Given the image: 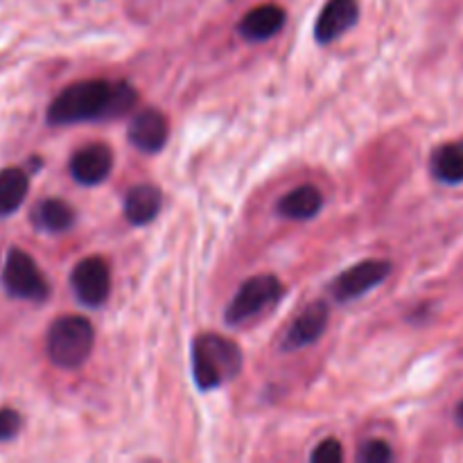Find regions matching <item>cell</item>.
<instances>
[{
    "instance_id": "cell-17",
    "label": "cell",
    "mask_w": 463,
    "mask_h": 463,
    "mask_svg": "<svg viewBox=\"0 0 463 463\" xmlns=\"http://www.w3.org/2000/svg\"><path fill=\"white\" fill-rule=\"evenodd\" d=\"M432 175L443 184H463V140L448 143L432 154Z\"/></svg>"
},
{
    "instance_id": "cell-15",
    "label": "cell",
    "mask_w": 463,
    "mask_h": 463,
    "mask_svg": "<svg viewBox=\"0 0 463 463\" xmlns=\"http://www.w3.org/2000/svg\"><path fill=\"white\" fill-rule=\"evenodd\" d=\"M30 190V176L21 167L0 170V217H9L23 206Z\"/></svg>"
},
{
    "instance_id": "cell-16",
    "label": "cell",
    "mask_w": 463,
    "mask_h": 463,
    "mask_svg": "<svg viewBox=\"0 0 463 463\" xmlns=\"http://www.w3.org/2000/svg\"><path fill=\"white\" fill-rule=\"evenodd\" d=\"M32 222L39 231L63 233L75 222V211L61 199H43V202L36 203L34 213H32Z\"/></svg>"
},
{
    "instance_id": "cell-3",
    "label": "cell",
    "mask_w": 463,
    "mask_h": 463,
    "mask_svg": "<svg viewBox=\"0 0 463 463\" xmlns=\"http://www.w3.org/2000/svg\"><path fill=\"white\" fill-rule=\"evenodd\" d=\"M95 330L84 317H59L48 330L45 351L59 369H77L93 353Z\"/></svg>"
},
{
    "instance_id": "cell-20",
    "label": "cell",
    "mask_w": 463,
    "mask_h": 463,
    "mask_svg": "<svg viewBox=\"0 0 463 463\" xmlns=\"http://www.w3.org/2000/svg\"><path fill=\"white\" fill-rule=\"evenodd\" d=\"M23 419L18 411L14 410H0V443L12 441L18 432H21Z\"/></svg>"
},
{
    "instance_id": "cell-7",
    "label": "cell",
    "mask_w": 463,
    "mask_h": 463,
    "mask_svg": "<svg viewBox=\"0 0 463 463\" xmlns=\"http://www.w3.org/2000/svg\"><path fill=\"white\" fill-rule=\"evenodd\" d=\"M389 274H392V262L362 260L357 262V265H353L351 269L342 271V274L333 280L330 294L335 297V301L348 303L353 301V298L362 297V294L371 292L373 288H378Z\"/></svg>"
},
{
    "instance_id": "cell-2",
    "label": "cell",
    "mask_w": 463,
    "mask_h": 463,
    "mask_svg": "<svg viewBox=\"0 0 463 463\" xmlns=\"http://www.w3.org/2000/svg\"><path fill=\"white\" fill-rule=\"evenodd\" d=\"M242 369V351L220 335H202L193 346V371L199 389L208 392L229 383Z\"/></svg>"
},
{
    "instance_id": "cell-5",
    "label": "cell",
    "mask_w": 463,
    "mask_h": 463,
    "mask_svg": "<svg viewBox=\"0 0 463 463\" xmlns=\"http://www.w3.org/2000/svg\"><path fill=\"white\" fill-rule=\"evenodd\" d=\"M280 294H283V285L274 274L253 276V279L244 280L231 306L226 307V321L229 324H244L247 319L274 306Z\"/></svg>"
},
{
    "instance_id": "cell-19",
    "label": "cell",
    "mask_w": 463,
    "mask_h": 463,
    "mask_svg": "<svg viewBox=\"0 0 463 463\" xmlns=\"http://www.w3.org/2000/svg\"><path fill=\"white\" fill-rule=\"evenodd\" d=\"M342 459H344V448L337 439H326V441H321L310 455V461H317V463H337Z\"/></svg>"
},
{
    "instance_id": "cell-18",
    "label": "cell",
    "mask_w": 463,
    "mask_h": 463,
    "mask_svg": "<svg viewBox=\"0 0 463 463\" xmlns=\"http://www.w3.org/2000/svg\"><path fill=\"white\" fill-rule=\"evenodd\" d=\"M392 459H393L392 448H389L384 441H378V439L366 441L364 446H362V450L357 452V461L362 463H387Z\"/></svg>"
},
{
    "instance_id": "cell-4",
    "label": "cell",
    "mask_w": 463,
    "mask_h": 463,
    "mask_svg": "<svg viewBox=\"0 0 463 463\" xmlns=\"http://www.w3.org/2000/svg\"><path fill=\"white\" fill-rule=\"evenodd\" d=\"M3 288L9 297L21 298V301L41 303L50 294L48 280L41 274L34 258L21 249H9L7 258H5Z\"/></svg>"
},
{
    "instance_id": "cell-14",
    "label": "cell",
    "mask_w": 463,
    "mask_h": 463,
    "mask_svg": "<svg viewBox=\"0 0 463 463\" xmlns=\"http://www.w3.org/2000/svg\"><path fill=\"white\" fill-rule=\"evenodd\" d=\"M324 206L319 188L315 185H298L279 202V213L288 220H310Z\"/></svg>"
},
{
    "instance_id": "cell-1",
    "label": "cell",
    "mask_w": 463,
    "mask_h": 463,
    "mask_svg": "<svg viewBox=\"0 0 463 463\" xmlns=\"http://www.w3.org/2000/svg\"><path fill=\"white\" fill-rule=\"evenodd\" d=\"M136 90L127 81L109 84L102 80L77 81L63 89L48 107L50 125H77V122L120 118L134 109Z\"/></svg>"
},
{
    "instance_id": "cell-8",
    "label": "cell",
    "mask_w": 463,
    "mask_h": 463,
    "mask_svg": "<svg viewBox=\"0 0 463 463\" xmlns=\"http://www.w3.org/2000/svg\"><path fill=\"white\" fill-rule=\"evenodd\" d=\"M360 18L357 0H328L315 23L317 43L328 45L342 34H346Z\"/></svg>"
},
{
    "instance_id": "cell-10",
    "label": "cell",
    "mask_w": 463,
    "mask_h": 463,
    "mask_svg": "<svg viewBox=\"0 0 463 463\" xmlns=\"http://www.w3.org/2000/svg\"><path fill=\"white\" fill-rule=\"evenodd\" d=\"M127 134H129V140L134 147H138L140 152L154 154L165 147L167 136H170V125H167V118L161 111H156V109H143L129 122V131Z\"/></svg>"
},
{
    "instance_id": "cell-21",
    "label": "cell",
    "mask_w": 463,
    "mask_h": 463,
    "mask_svg": "<svg viewBox=\"0 0 463 463\" xmlns=\"http://www.w3.org/2000/svg\"><path fill=\"white\" fill-rule=\"evenodd\" d=\"M457 420H459V423L463 425V402L459 407H457Z\"/></svg>"
},
{
    "instance_id": "cell-13",
    "label": "cell",
    "mask_w": 463,
    "mask_h": 463,
    "mask_svg": "<svg viewBox=\"0 0 463 463\" xmlns=\"http://www.w3.org/2000/svg\"><path fill=\"white\" fill-rule=\"evenodd\" d=\"M163 193L152 184H140L127 193L125 215L134 226L149 224L161 213Z\"/></svg>"
},
{
    "instance_id": "cell-12",
    "label": "cell",
    "mask_w": 463,
    "mask_h": 463,
    "mask_svg": "<svg viewBox=\"0 0 463 463\" xmlns=\"http://www.w3.org/2000/svg\"><path fill=\"white\" fill-rule=\"evenodd\" d=\"M285 18V9L279 5H260L240 21V34L247 41H267L283 30Z\"/></svg>"
},
{
    "instance_id": "cell-6",
    "label": "cell",
    "mask_w": 463,
    "mask_h": 463,
    "mask_svg": "<svg viewBox=\"0 0 463 463\" xmlns=\"http://www.w3.org/2000/svg\"><path fill=\"white\" fill-rule=\"evenodd\" d=\"M71 285L75 297L84 306H104L111 294V271H109L107 260L99 256H90L77 262L71 274Z\"/></svg>"
},
{
    "instance_id": "cell-11",
    "label": "cell",
    "mask_w": 463,
    "mask_h": 463,
    "mask_svg": "<svg viewBox=\"0 0 463 463\" xmlns=\"http://www.w3.org/2000/svg\"><path fill=\"white\" fill-rule=\"evenodd\" d=\"M328 306L324 301H317L312 306H307L294 319L288 333H285L283 351H298V348H306L310 344H315L324 335L326 326H328Z\"/></svg>"
},
{
    "instance_id": "cell-9",
    "label": "cell",
    "mask_w": 463,
    "mask_h": 463,
    "mask_svg": "<svg viewBox=\"0 0 463 463\" xmlns=\"http://www.w3.org/2000/svg\"><path fill=\"white\" fill-rule=\"evenodd\" d=\"M113 170V152L102 143H90L77 149L71 158V175L81 185H98Z\"/></svg>"
}]
</instances>
